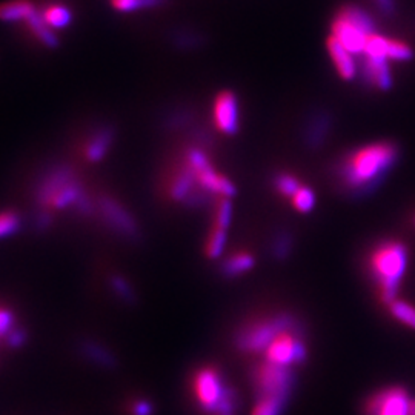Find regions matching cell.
<instances>
[{
    "label": "cell",
    "instance_id": "obj_1",
    "mask_svg": "<svg viewBox=\"0 0 415 415\" xmlns=\"http://www.w3.org/2000/svg\"><path fill=\"white\" fill-rule=\"evenodd\" d=\"M399 157V145L394 142L364 145L346 153L335 162L334 177L343 193L355 199H363L386 180Z\"/></svg>",
    "mask_w": 415,
    "mask_h": 415
},
{
    "label": "cell",
    "instance_id": "obj_2",
    "mask_svg": "<svg viewBox=\"0 0 415 415\" xmlns=\"http://www.w3.org/2000/svg\"><path fill=\"white\" fill-rule=\"evenodd\" d=\"M409 265V250L400 240L375 243L368 255V270L377 285L379 297L384 304L397 299L399 286Z\"/></svg>",
    "mask_w": 415,
    "mask_h": 415
},
{
    "label": "cell",
    "instance_id": "obj_3",
    "mask_svg": "<svg viewBox=\"0 0 415 415\" xmlns=\"http://www.w3.org/2000/svg\"><path fill=\"white\" fill-rule=\"evenodd\" d=\"M375 33L379 31L372 16L367 9L352 4L342 6L331 24V37L355 57L364 53L368 39Z\"/></svg>",
    "mask_w": 415,
    "mask_h": 415
},
{
    "label": "cell",
    "instance_id": "obj_4",
    "mask_svg": "<svg viewBox=\"0 0 415 415\" xmlns=\"http://www.w3.org/2000/svg\"><path fill=\"white\" fill-rule=\"evenodd\" d=\"M297 323L290 314H279L271 319L251 322L235 335V346L243 352H260L265 351L277 334L290 326Z\"/></svg>",
    "mask_w": 415,
    "mask_h": 415
},
{
    "label": "cell",
    "instance_id": "obj_5",
    "mask_svg": "<svg viewBox=\"0 0 415 415\" xmlns=\"http://www.w3.org/2000/svg\"><path fill=\"white\" fill-rule=\"evenodd\" d=\"M265 362H270L277 367L291 368L294 364L303 363L308 357V348L299 332V323L283 329L266 346Z\"/></svg>",
    "mask_w": 415,
    "mask_h": 415
},
{
    "label": "cell",
    "instance_id": "obj_6",
    "mask_svg": "<svg viewBox=\"0 0 415 415\" xmlns=\"http://www.w3.org/2000/svg\"><path fill=\"white\" fill-rule=\"evenodd\" d=\"M252 383L259 399H275L286 404L294 383V375L291 368L263 362L254 368Z\"/></svg>",
    "mask_w": 415,
    "mask_h": 415
},
{
    "label": "cell",
    "instance_id": "obj_7",
    "mask_svg": "<svg viewBox=\"0 0 415 415\" xmlns=\"http://www.w3.org/2000/svg\"><path fill=\"white\" fill-rule=\"evenodd\" d=\"M231 386L225 383L222 374L212 367H202L194 372L193 377V392L195 401L203 412L215 415L219 411L226 394Z\"/></svg>",
    "mask_w": 415,
    "mask_h": 415
},
{
    "label": "cell",
    "instance_id": "obj_8",
    "mask_svg": "<svg viewBox=\"0 0 415 415\" xmlns=\"http://www.w3.org/2000/svg\"><path fill=\"white\" fill-rule=\"evenodd\" d=\"M97 211L101 212L105 225L114 231L117 235L126 240H138L140 237V228L133 217V214L126 208L110 194H102L97 199Z\"/></svg>",
    "mask_w": 415,
    "mask_h": 415
},
{
    "label": "cell",
    "instance_id": "obj_9",
    "mask_svg": "<svg viewBox=\"0 0 415 415\" xmlns=\"http://www.w3.org/2000/svg\"><path fill=\"white\" fill-rule=\"evenodd\" d=\"M411 397L401 386H391L372 394L364 403V415H408Z\"/></svg>",
    "mask_w": 415,
    "mask_h": 415
},
{
    "label": "cell",
    "instance_id": "obj_10",
    "mask_svg": "<svg viewBox=\"0 0 415 415\" xmlns=\"http://www.w3.org/2000/svg\"><path fill=\"white\" fill-rule=\"evenodd\" d=\"M77 179H78V175L73 168L65 166V165L54 166L53 170L45 173L42 175L41 182L37 183L36 191H34L36 202L41 205L43 210H49V206H51L56 197L62 191H65L66 188L73 182H76Z\"/></svg>",
    "mask_w": 415,
    "mask_h": 415
},
{
    "label": "cell",
    "instance_id": "obj_11",
    "mask_svg": "<svg viewBox=\"0 0 415 415\" xmlns=\"http://www.w3.org/2000/svg\"><path fill=\"white\" fill-rule=\"evenodd\" d=\"M212 121L217 131L234 135L240 130L239 97L232 91H222L215 96L212 103Z\"/></svg>",
    "mask_w": 415,
    "mask_h": 415
},
{
    "label": "cell",
    "instance_id": "obj_12",
    "mask_svg": "<svg viewBox=\"0 0 415 415\" xmlns=\"http://www.w3.org/2000/svg\"><path fill=\"white\" fill-rule=\"evenodd\" d=\"M359 77L364 85L379 91H389L394 86L389 61H377V58L360 56Z\"/></svg>",
    "mask_w": 415,
    "mask_h": 415
},
{
    "label": "cell",
    "instance_id": "obj_13",
    "mask_svg": "<svg viewBox=\"0 0 415 415\" xmlns=\"http://www.w3.org/2000/svg\"><path fill=\"white\" fill-rule=\"evenodd\" d=\"M334 126V116L326 111L319 110L311 114L303 128V142L309 150H319L331 134Z\"/></svg>",
    "mask_w": 415,
    "mask_h": 415
},
{
    "label": "cell",
    "instance_id": "obj_14",
    "mask_svg": "<svg viewBox=\"0 0 415 415\" xmlns=\"http://www.w3.org/2000/svg\"><path fill=\"white\" fill-rule=\"evenodd\" d=\"M77 352L88 363H91L101 369L114 371L118 367V360L116 357V354L108 348L106 344H103L102 342H98L96 339L85 337L78 340Z\"/></svg>",
    "mask_w": 415,
    "mask_h": 415
},
{
    "label": "cell",
    "instance_id": "obj_15",
    "mask_svg": "<svg viewBox=\"0 0 415 415\" xmlns=\"http://www.w3.org/2000/svg\"><path fill=\"white\" fill-rule=\"evenodd\" d=\"M326 49L331 57V62L335 66V71L346 82H352L359 76V62L355 56L351 54L342 43L335 41L334 37L326 39Z\"/></svg>",
    "mask_w": 415,
    "mask_h": 415
},
{
    "label": "cell",
    "instance_id": "obj_16",
    "mask_svg": "<svg viewBox=\"0 0 415 415\" xmlns=\"http://www.w3.org/2000/svg\"><path fill=\"white\" fill-rule=\"evenodd\" d=\"M116 140V130L111 125H103L96 130L83 146V157L86 162L97 163L105 159L108 151Z\"/></svg>",
    "mask_w": 415,
    "mask_h": 415
},
{
    "label": "cell",
    "instance_id": "obj_17",
    "mask_svg": "<svg viewBox=\"0 0 415 415\" xmlns=\"http://www.w3.org/2000/svg\"><path fill=\"white\" fill-rule=\"evenodd\" d=\"M37 13L29 0H8L0 4V21L2 22H26Z\"/></svg>",
    "mask_w": 415,
    "mask_h": 415
},
{
    "label": "cell",
    "instance_id": "obj_18",
    "mask_svg": "<svg viewBox=\"0 0 415 415\" xmlns=\"http://www.w3.org/2000/svg\"><path fill=\"white\" fill-rule=\"evenodd\" d=\"M254 265L255 257L251 252L240 251L226 257L220 266V271L225 277H228V279H234V277H239L245 272L251 271L254 268Z\"/></svg>",
    "mask_w": 415,
    "mask_h": 415
},
{
    "label": "cell",
    "instance_id": "obj_19",
    "mask_svg": "<svg viewBox=\"0 0 415 415\" xmlns=\"http://www.w3.org/2000/svg\"><path fill=\"white\" fill-rule=\"evenodd\" d=\"M108 286H110L111 292L121 300L123 304L134 306L138 302V295L134 288V285L126 279L122 274H110L108 275Z\"/></svg>",
    "mask_w": 415,
    "mask_h": 415
},
{
    "label": "cell",
    "instance_id": "obj_20",
    "mask_svg": "<svg viewBox=\"0 0 415 415\" xmlns=\"http://www.w3.org/2000/svg\"><path fill=\"white\" fill-rule=\"evenodd\" d=\"M29 33H31L39 42H41L43 46L46 48H57L61 45V41H58V37L54 34L53 28H49L45 21L42 19L41 13H36L29 21L25 22Z\"/></svg>",
    "mask_w": 415,
    "mask_h": 415
},
{
    "label": "cell",
    "instance_id": "obj_21",
    "mask_svg": "<svg viewBox=\"0 0 415 415\" xmlns=\"http://www.w3.org/2000/svg\"><path fill=\"white\" fill-rule=\"evenodd\" d=\"M45 24L53 29H62L71 25L73 22V13L71 9L61 4L48 5L41 13Z\"/></svg>",
    "mask_w": 415,
    "mask_h": 415
},
{
    "label": "cell",
    "instance_id": "obj_22",
    "mask_svg": "<svg viewBox=\"0 0 415 415\" xmlns=\"http://www.w3.org/2000/svg\"><path fill=\"white\" fill-rule=\"evenodd\" d=\"M226 240H228V230H222L217 228V226H212V230L208 234L205 243V255L208 259H219L225 251Z\"/></svg>",
    "mask_w": 415,
    "mask_h": 415
},
{
    "label": "cell",
    "instance_id": "obj_23",
    "mask_svg": "<svg viewBox=\"0 0 415 415\" xmlns=\"http://www.w3.org/2000/svg\"><path fill=\"white\" fill-rule=\"evenodd\" d=\"M274 190L277 194H280L282 197H286V199H292L303 183L300 182L299 177H295L291 173H277L272 179Z\"/></svg>",
    "mask_w": 415,
    "mask_h": 415
},
{
    "label": "cell",
    "instance_id": "obj_24",
    "mask_svg": "<svg viewBox=\"0 0 415 415\" xmlns=\"http://www.w3.org/2000/svg\"><path fill=\"white\" fill-rule=\"evenodd\" d=\"M389 312L395 320H399L404 326H408L411 329H415V306L411 303L395 299L388 304Z\"/></svg>",
    "mask_w": 415,
    "mask_h": 415
},
{
    "label": "cell",
    "instance_id": "obj_25",
    "mask_svg": "<svg viewBox=\"0 0 415 415\" xmlns=\"http://www.w3.org/2000/svg\"><path fill=\"white\" fill-rule=\"evenodd\" d=\"M291 203L295 211H299L302 214H308L315 208V203H317V195H315L314 190H311L309 186L303 185L291 199Z\"/></svg>",
    "mask_w": 415,
    "mask_h": 415
},
{
    "label": "cell",
    "instance_id": "obj_26",
    "mask_svg": "<svg viewBox=\"0 0 415 415\" xmlns=\"http://www.w3.org/2000/svg\"><path fill=\"white\" fill-rule=\"evenodd\" d=\"M294 246V239L288 231L279 232L272 242V257L277 260H286L290 257Z\"/></svg>",
    "mask_w": 415,
    "mask_h": 415
},
{
    "label": "cell",
    "instance_id": "obj_27",
    "mask_svg": "<svg viewBox=\"0 0 415 415\" xmlns=\"http://www.w3.org/2000/svg\"><path fill=\"white\" fill-rule=\"evenodd\" d=\"M165 2L166 0H111V5L117 9V11L131 13L137 11V9L160 6Z\"/></svg>",
    "mask_w": 415,
    "mask_h": 415
},
{
    "label": "cell",
    "instance_id": "obj_28",
    "mask_svg": "<svg viewBox=\"0 0 415 415\" xmlns=\"http://www.w3.org/2000/svg\"><path fill=\"white\" fill-rule=\"evenodd\" d=\"M232 220V202L231 199H220L214 210V225L217 228L228 230Z\"/></svg>",
    "mask_w": 415,
    "mask_h": 415
},
{
    "label": "cell",
    "instance_id": "obj_29",
    "mask_svg": "<svg viewBox=\"0 0 415 415\" xmlns=\"http://www.w3.org/2000/svg\"><path fill=\"white\" fill-rule=\"evenodd\" d=\"M21 215H19L16 211H2L0 212V239H5V237H9L16 234L19 230H21Z\"/></svg>",
    "mask_w": 415,
    "mask_h": 415
},
{
    "label": "cell",
    "instance_id": "obj_30",
    "mask_svg": "<svg viewBox=\"0 0 415 415\" xmlns=\"http://www.w3.org/2000/svg\"><path fill=\"white\" fill-rule=\"evenodd\" d=\"M388 58L395 62H409L414 58V49L411 45L397 41V39H389Z\"/></svg>",
    "mask_w": 415,
    "mask_h": 415
},
{
    "label": "cell",
    "instance_id": "obj_31",
    "mask_svg": "<svg viewBox=\"0 0 415 415\" xmlns=\"http://www.w3.org/2000/svg\"><path fill=\"white\" fill-rule=\"evenodd\" d=\"M28 340H29V331L25 328V326L16 324L14 328L5 335L4 343L9 351H17V349H22L28 343Z\"/></svg>",
    "mask_w": 415,
    "mask_h": 415
},
{
    "label": "cell",
    "instance_id": "obj_32",
    "mask_svg": "<svg viewBox=\"0 0 415 415\" xmlns=\"http://www.w3.org/2000/svg\"><path fill=\"white\" fill-rule=\"evenodd\" d=\"M285 403L275 399H257L251 415H282Z\"/></svg>",
    "mask_w": 415,
    "mask_h": 415
},
{
    "label": "cell",
    "instance_id": "obj_33",
    "mask_svg": "<svg viewBox=\"0 0 415 415\" xmlns=\"http://www.w3.org/2000/svg\"><path fill=\"white\" fill-rule=\"evenodd\" d=\"M128 415H155V403L146 397H135L128 403Z\"/></svg>",
    "mask_w": 415,
    "mask_h": 415
},
{
    "label": "cell",
    "instance_id": "obj_34",
    "mask_svg": "<svg viewBox=\"0 0 415 415\" xmlns=\"http://www.w3.org/2000/svg\"><path fill=\"white\" fill-rule=\"evenodd\" d=\"M203 43L202 41V34L190 31V29H185V31H177L174 36V45L179 48L185 49H191V48H199Z\"/></svg>",
    "mask_w": 415,
    "mask_h": 415
},
{
    "label": "cell",
    "instance_id": "obj_35",
    "mask_svg": "<svg viewBox=\"0 0 415 415\" xmlns=\"http://www.w3.org/2000/svg\"><path fill=\"white\" fill-rule=\"evenodd\" d=\"M17 324L16 315L11 309L5 308V306H0V339H5V335L11 331L14 326Z\"/></svg>",
    "mask_w": 415,
    "mask_h": 415
},
{
    "label": "cell",
    "instance_id": "obj_36",
    "mask_svg": "<svg viewBox=\"0 0 415 415\" xmlns=\"http://www.w3.org/2000/svg\"><path fill=\"white\" fill-rule=\"evenodd\" d=\"M191 114L190 111H177V113H173L166 117V128L168 130H179V128H185L188 123H190L191 121Z\"/></svg>",
    "mask_w": 415,
    "mask_h": 415
},
{
    "label": "cell",
    "instance_id": "obj_37",
    "mask_svg": "<svg viewBox=\"0 0 415 415\" xmlns=\"http://www.w3.org/2000/svg\"><path fill=\"white\" fill-rule=\"evenodd\" d=\"M53 225V215L49 214L48 210H43L42 212H39L34 219V226L37 231H45L48 228H51Z\"/></svg>",
    "mask_w": 415,
    "mask_h": 415
},
{
    "label": "cell",
    "instance_id": "obj_38",
    "mask_svg": "<svg viewBox=\"0 0 415 415\" xmlns=\"http://www.w3.org/2000/svg\"><path fill=\"white\" fill-rule=\"evenodd\" d=\"M374 2L381 11V14L388 17H392L395 14V8H397L395 6V0H374Z\"/></svg>",
    "mask_w": 415,
    "mask_h": 415
},
{
    "label": "cell",
    "instance_id": "obj_39",
    "mask_svg": "<svg viewBox=\"0 0 415 415\" xmlns=\"http://www.w3.org/2000/svg\"><path fill=\"white\" fill-rule=\"evenodd\" d=\"M408 415H415V399H411V403H409V411H408Z\"/></svg>",
    "mask_w": 415,
    "mask_h": 415
},
{
    "label": "cell",
    "instance_id": "obj_40",
    "mask_svg": "<svg viewBox=\"0 0 415 415\" xmlns=\"http://www.w3.org/2000/svg\"><path fill=\"white\" fill-rule=\"evenodd\" d=\"M414 222H415V217H414Z\"/></svg>",
    "mask_w": 415,
    "mask_h": 415
}]
</instances>
